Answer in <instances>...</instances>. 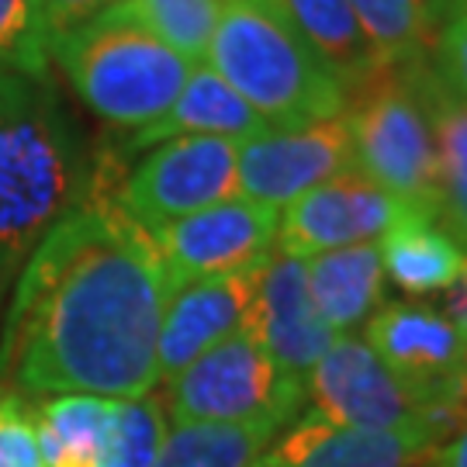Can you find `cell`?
Instances as JSON below:
<instances>
[{"label": "cell", "mask_w": 467, "mask_h": 467, "mask_svg": "<svg viewBox=\"0 0 467 467\" xmlns=\"http://www.w3.org/2000/svg\"><path fill=\"white\" fill-rule=\"evenodd\" d=\"M170 287L152 235L111 198L94 156L87 194L38 243L0 318V391L142 399Z\"/></svg>", "instance_id": "obj_1"}, {"label": "cell", "mask_w": 467, "mask_h": 467, "mask_svg": "<svg viewBox=\"0 0 467 467\" xmlns=\"http://www.w3.org/2000/svg\"><path fill=\"white\" fill-rule=\"evenodd\" d=\"M90 177L94 156L49 73L0 69V308Z\"/></svg>", "instance_id": "obj_2"}, {"label": "cell", "mask_w": 467, "mask_h": 467, "mask_svg": "<svg viewBox=\"0 0 467 467\" xmlns=\"http://www.w3.org/2000/svg\"><path fill=\"white\" fill-rule=\"evenodd\" d=\"M204 59L270 129L347 115V90L301 38L281 0L222 4Z\"/></svg>", "instance_id": "obj_3"}, {"label": "cell", "mask_w": 467, "mask_h": 467, "mask_svg": "<svg viewBox=\"0 0 467 467\" xmlns=\"http://www.w3.org/2000/svg\"><path fill=\"white\" fill-rule=\"evenodd\" d=\"M49 59L87 111L121 132H139L167 115L194 69L142 25L129 0L56 35Z\"/></svg>", "instance_id": "obj_4"}, {"label": "cell", "mask_w": 467, "mask_h": 467, "mask_svg": "<svg viewBox=\"0 0 467 467\" xmlns=\"http://www.w3.org/2000/svg\"><path fill=\"white\" fill-rule=\"evenodd\" d=\"M353 167L409 204L440 208V152L433 118L419 98L412 67L378 69L347 100Z\"/></svg>", "instance_id": "obj_5"}, {"label": "cell", "mask_w": 467, "mask_h": 467, "mask_svg": "<svg viewBox=\"0 0 467 467\" xmlns=\"http://www.w3.org/2000/svg\"><path fill=\"white\" fill-rule=\"evenodd\" d=\"M167 384L163 405L173 422L291 426L305 405V384L287 378L246 329L201 353Z\"/></svg>", "instance_id": "obj_6"}, {"label": "cell", "mask_w": 467, "mask_h": 467, "mask_svg": "<svg viewBox=\"0 0 467 467\" xmlns=\"http://www.w3.org/2000/svg\"><path fill=\"white\" fill-rule=\"evenodd\" d=\"M305 399H312V412L353 430L436 422L440 430L453 433L467 419L461 409L433 405L422 391L401 381L370 350L368 339L357 336H336L333 347L318 357V364L305 378Z\"/></svg>", "instance_id": "obj_7"}, {"label": "cell", "mask_w": 467, "mask_h": 467, "mask_svg": "<svg viewBox=\"0 0 467 467\" xmlns=\"http://www.w3.org/2000/svg\"><path fill=\"white\" fill-rule=\"evenodd\" d=\"M235 150L239 142L212 139V135H184V139L160 142L146 150L139 167L129 170L125 177H115L111 198L132 222L152 233L167 222L233 198L239 191Z\"/></svg>", "instance_id": "obj_8"}, {"label": "cell", "mask_w": 467, "mask_h": 467, "mask_svg": "<svg viewBox=\"0 0 467 467\" xmlns=\"http://www.w3.org/2000/svg\"><path fill=\"white\" fill-rule=\"evenodd\" d=\"M277 218L281 212L260 201L229 198L152 229V246L163 260L170 295L184 284L267 260L277 243Z\"/></svg>", "instance_id": "obj_9"}, {"label": "cell", "mask_w": 467, "mask_h": 467, "mask_svg": "<svg viewBox=\"0 0 467 467\" xmlns=\"http://www.w3.org/2000/svg\"><path fill=\"white\" fill-rule=\"evenodd\" d=\"M350 167L353 139L347 115L295 129H267L235 150V184L243 198L277 212Z\"/></svg>", "instance_id": "obj_10"}, {"label": "cell", "mask_w": 467, "mask_h": 467, "mask_svg": "<svg viewBox=\"0 0 467 467\" xmlns=\"http://www.w3.org/2000/svg\"><path fill=\"white\" fill-rule=\"evenodd\" d=\"M405 208L409 201L388 194L350 167L284 204L277 218V250L308 260L318 253L374 243L405 215Z\"/></svg>", "instance_id": "obj_11"}, {"label": "cell", "mask_w": 467, "mask_h": 467, "mask_svg": "<svg viewBox=\"0 0 467 467\" xmlns=\"http://www.w3.org/2000/svg\"><path fill=\"white\" fill-rule=\"evenodd\" d=\"M370 350L433 405L461 409L467 339L447 312L430 305H381L368 322ZM464 412V409H461Z\"/></svg>", "instance_id": "obj_12"}, {"label": "cell", "mask_w": 467, "mask_h": 467, "mask_svg": "<svg viewBox=\"0 0 467 467\" xmlns=\"http://www.w3.org/2000/svg\"><path fill=\"white\" fill-rule=\"evenodd\" d=\"M447 436L436 422L353 430L308 412L270 443L256 467H433Z\"/></svg>", "instance_id": "obj_13"}, {"label": "cell", "mask_w": 467, "mask_h": 467, "mask_svg": "<svg viewBox=\"0 0 467 467\" xmlns=\"http://www.w3.org/2000/svg\"><path fill=\"white\" fill-rule=\"evenodd\" d=\"M264 264L267 260L233 274L184 284L170 295L163 308V326H160V343H156L160 381L177 378L201 353H208L246 326Z\"/></svg>", "instance_id": "obj_14"}, {"label": "cell", "mask_w": 467, "mask_h": 467, "mask_svg": "<svg viewBox=\"0 0 467 467\" xmlns=\"http://www.w3.org/2000/svg\"><path fill=\"white\" fill-rule=\"evenodd\" d=\"M246 333L270 353V360L295 381L305 384L318 357L333 347L336 333L322 322L308 295L305 260L274 250L264 264L260 287L253 298Z\"/></svg>", "instance_id": "obj_15"}, {"label": "cell", "mask_w": 467, "mask_h": 467, "mask_svg": "<svg viewBox=\"0 0 467 467\" xmlns=\"http://www.w3.org/2000/svg\"><path fill=\"white\" fill-rule=\"evenodd\" d=\"M270 125L253 111L246 100L235 94L233 87L218 77L215 69L194 67L187 77L184 90L170 104L163 118H156L152 125L129 132L121 139L111 156H132V152L152 150L170 139H184V135H212V139H233V142H246L264 135Z\"/></svg>", "instance_id": "obj_16"}, {"label": "cell", "mask_w": 467, "mask_h": 467, "mask_svg": "<svg viewBox=\"0 0 467 467\" xmlns=\"http://www.w3.org/2000/svg\"><path fill=\"white\" fill-rule=\"evenodd\" d=\"M381 267L405 295L451 291L464 274L467 250L451 233L440 208L409 204L405 215L378 243Z\"/></svg>", "instance_id": "obj_17"}, {"label": "cell", "mask_w": 467, "mask_h": 467, "mask_svg": "<svg viewBox=\"0 0 467 467\" xmlns=\"http://www.w3.org/2000/svg\"><path fill=\"white\" fill-rule=\"evenodd\" d=\"M305 277L318 316L336 336H350L353 329L368 326L370 316L381 308L384 267L374 243L308 256Z\"/></svg>", "instance_id": "obj_18"}, {"label": "cell", "mask_w": 467, "mask_h": 467, "mask_svg": "<svg viewBox=\"0 0 467 467\" xmlns=\"http://www.w3.org/2000/svg\"><path fill=\"white\" fill-rule=\"evenodd\" d=\"M281 7L295 21L301 38L312 46V52L333 69V77L347 90V100L381 69L347 0H281Z\"/></svg>", "instance_id": "obj_19"}, {"label": "cell", "mask_w": 467, "mask_h": 467, "mask_svg": "<svg viewBox=\"0 0 467 467\" xmlns=\"http://www.w3.org/2000/svg\"><path fill=\"white\" fill-rule=\"evenodd\" d=\"M412 80L433 118L440 152V215L461 246H467V104L453 98L426 63H412Z\"/></svg>", "instance_id": "obj_20"}, {"label": "cell", "mask_w": 467, "mask_h": 467, "mask_svg": "<svg viewBox=\"0 0 467 467\" xmlns=\"http://www.w3.org/2000/svg\"><path fill=\"white\" fill-rule=\"evenodd\" d=\"M115 399L52 395L35 409L42 467H100L104 433Z\"/></svg>", "instance_id": "obj_21"}, {"label": "cell", "mask_w": 467, "mask_h": 467, "mask_svg": "<svg viewBox=\"0 0 467 467\" xmlns=\"http://www.w3.org/2000/svg\"><path fill=\"white\" fill-rule=\"evenodd\" d=\"M281 430L277 422H173L152 467H253Z\"/></svg>", "instance_id": "obj_22"}, {"label": "cell", "mask_w": 467, "mask_h": 467, "mask_svg": "<svg viewBox=\"0 0 467 467\" xmlns=\"http://www.w3.org/2000/svg\"><path fill=\"white\" fill-rule=\"evenodd\" d=\"M368 35L370 49L384 69H401L422 63L430 49L433 15L422 0H347Z\"/></svg>", "instance_id": "obj_23"}, {"label": "cell", "mask_w": 467, "mask_h": 467, "mask_svg": "<svg viewBox=\"0 0 467 467\" xmlns=\"http://www.w3.org/2000/svg\"><path fill=\"white\" fill-rule=\"evenodd\" d=\"M167 440V405L163 395H142V399H115L100 467H152Z\"/></svg>", "instance_id": "obj_24"}, {"label": "cell", "mask_w": 467, "mask_h": 467, "mask_svg": "<svg viewBox=\"0 0 467 467\" xmlns=\"http://www.w3.org/2000/svg\"><path fill=\"white\" fill-rule=\"evenodd\" d=\"M129 4L142 17V25L173 52H181L187 63L204 59L222 11L218 0H129Z\"/></svg>", "instance_id": "obj_25"}, {"label": "cell", "mask_w": 467, "mask_h": 467, "mask_svg": "<svg viewBox=\"0 0 467 467\" xmlns=\"http://www.w3.org/2000/svg\"><path fill=\"white\" fill-rule=\"evenodd\" d=\"M49 49L52 35L42 0H0V69L46 77Z\"/></svg>", "instance_id": "obj_26"}, {"label": "cell", "mask_w": 467, "mask_h": 467, "mask_svg": "<svg viewBox=\"0 0 467 467\" xmlns=\"http://www.w3.org/2000/svg\"><path fill=\"white\" fill-rule=\"evenodd\" d=\"M0 467H42L35 409L11 391H0Z\"/></svg>", "instance_id": "obj_27"}, {"label": "cell", "mask_w": 467, "mask_h": 467, "mask_svg": "<svg viewBox=\"0 0 467 467\" xmlns=\"http://www.w3.org/2000/svg\"><path fill=\"white\" fill-rule=\"evenodd\" d=\"M433 69L453 98L467 104V7H457V15L443 25Z\"/></svg>", "instance_id": "obj_28"}, {"label": "cell", "mask_w": 467, "mask_h": 467, "mask_svg": "<svg viewBox=\"0 0 467 467\" xmlns=\"http://www.w3.org/2000/svg\"><path fill=\"white\" fill-rule=\"evenodd\" d=\"M111 4H118V0H42V11H46L49 35L56 38V35H63L69 28H77V25L90 21L100 11H108Z\"/></svg>", "instance_id": "obj_29"}, {"label": "cell", "mask_w": 467, "mask_h": 467, "mask_svg": "<svg viewBox=\"0 0 467 467\" xmlns=\"http://www.w3.org/2000/svg\"><path fill=\"white\" fill-rule=\"evenodd\" d=\"M433 467H467V419L443 440Z\"/></svg>", "instance_id": "obj_30"}, {"label": "cell", "mask_w": 467, "mask_h": 467, "mask_svg": "<svg viewBox=\"0 0 467 467\" xmlns=\"http://www.w3.org/2000/svg\"><path fill=\"white\" fill-rule=\"evenodd\" d=\"M464 305H467V264H464V274H461L457 284L451 287V305H447V308H451V316H453V312L464 308Z\"/></svg>", "instance_id": "obj_31"}, {"label": "cell", "mask_w": 467, "mask_h": 467, "mask_svg": "<svg viewBox=\"0 0 467 467\" xmlns=\"http://www.w3.org/2000/svg\"><path fill=\"white\" fill-rule=\"evenodd\" d=\"M451 318L457 322V326H461V333H464V339H467V305H464V308H457Z\"/></svg>", "instance_id": "obj_32"}, {"label": "cell", "mask_w": 467, "mask_h": 467, "mask_svg": "<svg viewBox=\"0 0 467 467\" xmlns=\"http://www.w3.org/2000/svg\"><path fill=\"white\" fill-rule=\"evenodd\" d=\"M457 7H467V0H457Z\"/></svg>", "instance_id": "obj_33"}, {"label": "cell", "mask_w": 467, "mask_h": 467, "mask_svg": "<svg viewBox=\"0 0 467 467\" xmlns=\"http://www.w3.org/2000/svg\"><path fill=\"white\" fill-rule=\"evenodd\" d=\"M222 4H233V0H222Z\"/></svg>", "instance_id": "obj_34"}, {"label": "cell", "mask_w": 467, "mask_h": 467, "mask_svg": "<svg viewBox=\"0 0 467 467\" xmlns=\"http://www.w3.org/2000/svg\"><path fill=\"white\" fill-rule=\"evenodd\" d=\"M422 4H426V0H422ZM433 4H440V0H433Z\"/></svg>", "instance_id": "obj_35"}, {"label": "cell", "mask_w": 467, "mask_h": 467, "mask_svg": "<svg viewBox=\"0 0 467 467\" xmlns=\"http://www.w3.org/2000/svg\"><path fill=\"white\" fill-rule=\"evenodd\" d=\"M253 467H256V464H253Z\"/></svg>", "instance_id": "obj_36"}]
</instances>
